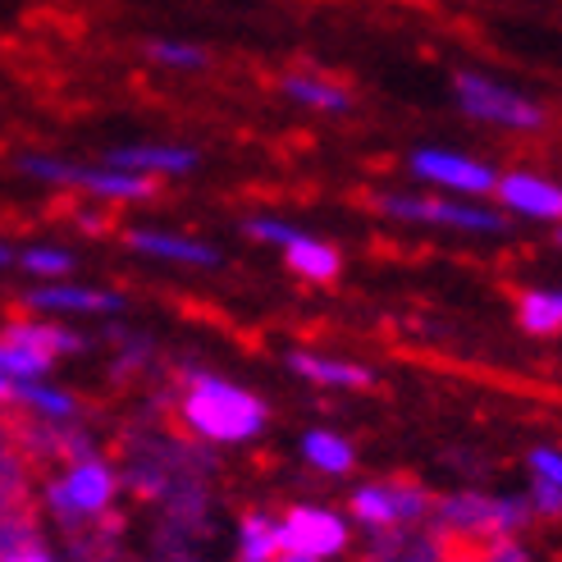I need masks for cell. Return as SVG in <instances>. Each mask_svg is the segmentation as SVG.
<instances>
[{"mask_svg": "<svg viewBox=\"0 0 562 562\" xmlns=\"http://www.w3.org/2000/svg\"><path fill=\"white\" fill-rule=\"evenodd\" d=\"M302 458L312 462L321 475H348L357 467V448H352V439L334 435V430H306L302 435Z\"/></svg>", "mask_w": 562, "mask_h": 562, "instance_id": "18", "label": "cell"}, {"mask_svg": "<svg viewBox=\"0 0 562 562\" xmlns=\"http://www.w3.org/2000/svg\"><path fill=\"white\" fill-rule=\"evenodd\" d=\"M289 371L302 375L306 384H321V389H371L375 375L357 361H344V357H325V352H289Z\"/></svg>", "mask_w": 562, "mask_h": 562, "instance_id": "14", "label": "cell"}, {"mask_svg": "<svg viewBox=\"0 0 562 562\" xmlns=\"http://www.w3.org/2000/svg\"><path fill=\"white\" fill-rule=\"evenodd\" d=\"M14 270L37 279H65L74 270V251L55 243H27V247H14Z\"/></svg>", "mask_w": 562, "mask_h": 562, "instance_id": "22", "label": "cell"}, {"mask_svg": "<svg viewBox=\"0 0 562 562\" xmlns=\"http://www.w3.org/2000/svg\"><path fill=\"white\" fill-rule=\"evenodd\" d=\"M453 101L462 115H471L475 124H494L508 133H540L544 128V105L530 101L526 92L508 88L481 69H458L453 74Z\"/></svg>", "mask_w": 562, "mask_h": 562, "instance_id": "4", "label": "cell"}, {"mask_svg": "<svg viewBox=\"0 0 562 562\" xmlns=\"http://www.w3.org/2000/svg\"><path fill=\"white\" fill-rule=\"evenodd\" d=\"M124 243L137 257H151L165 266H183V270H215L220 266V247L192 238V234H175V229H128Z\"/></svg>", "mask_w": 562, "mask_h": 562, "instance_id": "11", "label": "cell"}, {"mask_svg": "<svg viewBox=\"0 0 562 562\" xmlns=\"http://www.w3.org/2000/svg\"><path fill=\"white\" fill-rule=\"evenodd\" d=\"M0 562H55V558L42 544H14V549L0 553Z\"/></svg>", "mask_w": 562, "mask_h": 562, "instance_id": "26", "label": "cell"}, {"mask_svg": "<svg viewBox=\"0 0 562 562\" xmlns=\"http://www.w3.org/2000/svg\"><path fill=\"white\" fill-rule=\"evenodd\" d=\"M279 558V517L247 513L238 526V562H274Z\"/></svg>", "mask_w": 562, "mask_h": 562, "instance_id": "19", "label": "cell"}, {"mask_svg": "<svg viewBox=\"0 0 562 562\" xmlns=\"http://www.w3.org/2000/svg\"><path fill=\"white\" fill-rule=\"evenodd\" d=\"M494 196H498V206L508 215L540 220V224H562V183H553L544 175H530V170L498 175Z\"/></svg>", "mask_w": 562, "mask_h": 562, "instance_id": "10", "label": "cell"}, {"mask_svg": "<svg viewBox=\"0 0 562 562\" xmlns=\"http://www.w3.org/2000/svg\"><path fill=\"white\" fill-rule=\"evenodd\" d=\"M115 471H110V462L101 458H78L69 462L60 475L50 481L46 498H50V508L55 517H65V521H88V517H101L110 503H115Z\"/></svg>", "mask_w": 562, "mask_h": 562, "instance_id": "5", "label": "cell"}, {"mask_svg": "<svg viewBox=\"0 0 562 562\" xmlns=\"http://www.w3.org/2000/svg\"><path fill=\"white\" fill-rule=\"evenodd\" d=\"M435 513V498L420 490V485H407V481H371L352 494V517L371 530H393V526H412L420 517Z\"/></svg>", "mask_w": 562, "mask_h": 562, "instance_id": "8", "label": "cell"}, {"mask_svg": "<svg viewBox=\"0 0 562 562\" xmlns=\"http://www.w3.org/2000/svg\"><path fill=\"white\" fill-rule=\"evenodd\" d=\"M485 562H536V558H530L521 544L503 540V544H494V549H490V558H485Z\"/></svg>", "mask_w": 562, "mask_h": 562, "instance_id": "27", "label": "cell"}, {"mask_svg": "<svg viewBox=\"0 0 562 562\" xmlns=\"http://www.w3.org/2000/svg\"><path fill=\"white\" fill-rule=\"evenodd\" d=\"M517 325H521L526 334H536V339H553V334H562V312H558L553 289H530V293H521V302H517Z\"/></svg>", "mask_w": 562, "mask_h": 562, "instance_id": "21", "label": "cell"}, {"mask_svg": "<svg viewBox=\"0 0 562 562\" xmlns=\"http://www.w3.org/2000/svg\"><path fill=\"white\" fill-rule=\"evenodd\" d=\"M558 247H562V224H558Z\"/></svg>", "mask_w": 562, "mask_h": 562, "instance_id": "30", "label": "cell"}, {"mask_svg": "<svg viewBox=\"0 0 562 562\" xmlns=\"http://www.w3.org/2000/svg\"><path fill=\"white\" fill-rule=\"evenodd\" d=\"M526 467H530V481H536V485L562 490V448H553V443H536V448L526 453Z\"/></svg>", "mask_w": 562, "mask_h": 562, "instance_id": "25", "label": "cell"}, {"mask_svg": "<svg viewBox=\"0 0 562 562\" xmlns=\"http://www.w3.org/2000/svg\"><path fill=\"white\" fill-rule=\"evenodd\" d=\"M10 403L33 407V412H37V416H46V420H74V412H78L74 393L55 389V384H46V380H19V384H14V393H10Z\"/></svg>", "mask_w": 562, "mask_h": 562, "instance_id": "20", "label": "cell"}, {"mask_svg": "<svg viewBox=\"0 0 562 562\" xmlns=\"http://www.w3.org/2000/svg\"><path fill=\"white\" fill-rule=\"evenodd\" d=\"M55 361L33 352V348H19V344H5L0 339V375H10V380H46L50 375Z\"/></svg>", "mask_w": 562, "mask_h": 562, "instance_id": "24", "label": "cell"}, {"mask_svg": "<svg viewBox=\"0 0 562 562\" xmlns=\"http://www.w3.org/2000/svg\"><path fill=\"white\" fill-rule=\"evenodd\" d=\"M279 88H284V97H289L293 105L321 110V115H348V110L357 105L344 82L321 78V74H289L284 82H279Z\"/></svg>", "mask_w": 562, "mask_h": 562, "instance_id": "16", "label": "cell"}, {"mask_svg": "<svg viewBox=\"0 0 562 562\" xmlns=\"http://www.w3.org/2000/svg\"><path fill=\"white\" fill-rule=\"evenodd\" d=\"M183 426L206 439V443H251L261 430H266V403L257 393H247L229 380H215V375H202L192 380L188 393H183Z\"/></svg>", "mask_w": 562, "mask_h": 562, "instance_id": "1", "label": "cell"}, {"mask_svg": "<svg viewBox=\"0 0 562 562\" xmlns=\"http://www.w3.org/2000/svg\"><path fill=\"white\" fill-rule=\"evenodd\" d=\"M553 297H558V312H562V289H553Z\"/></svg>", "mask_w": 562, "mask_h": 562, "instance_id": "29", "label": "cell"}, {"mask_svg": "<svg viewBox=\"0 0 562 562\" xmlns=\"http://www.w3.org/2000/svg\"><path fill=\"white\" fill-rule=\"evenodd\" d=\"M348 549V521L329 508H289L279 517V553H297V558H334Z\"/></svg>", "mask_w": 562, "mask_h": 562, "instance_id": "9", "label": "cell"}, {"mask_svg": "<svg viewBox=\"0 0 562 562\" xmlns=\"http://www.w3.org/2000/svg\"><path fill=\"white\" fill-rule=\"evenodd\" d=\"M375 211L403 224H430V229H453V234H471V238H498L508 234V215L471 202V196H430V192H380Z\"/></svg>", "mask_w": 562, "mask_h": 562, "instance_id": "2", "label": "cell"}, {"mask_svg": "<svg viewBox=\"0 0 562 562\" xmlns=\"http://www.w3.org/2000/svg\"><path fill=\"white\" fill-rule=\"evenodd\" d=\"M0 339L19 344V348H33V352H42V357H50V361L82 348L78 334L60 329V325H46V321H10L5 329H0Z\"/></svg>", "mask_w": 562, "mask_h": 562, "instance_id": "17", "label": "cell"}, {"mask_svg": "<svg viewBox=\"0 0 562 562\" xmlns=\"http://www.w3.org/2000/svg\"><path fill=\"white\" fill-rule=\"evenodd\" d=\"M407 170H412V179L430 183V188H439V192H448V196H471V202L490 196L494 183H498L494 165L475 160V156H467V151H448V147H416V151L407 156Z\"/></svg>", "mask_w": 562, "mask_h": 562, "instance_id": "6", "label": "cell"}, {"mask_svg": "<svg viewBox=\"0 0 562 562\" xmlns=\"http://www.w3.org/2000/svg\"><path fill=\"white\" fill-rule=\"evenodd\" d=\"M105 165L143 175V179H160V175H192L202 165V156L183 143H120L105 151Z\"/></svg>", "mask_w": 562, "mask_h": 562, "instance_id": "12", "label": "cell"}, {"mask_svg": "<svg viewBox=\"0 0 562 562\" xmlns=\"http://www.w3.org/2000/svg\"><path fill=\"white\" fill-rule=\"evenodd\" d=\"M530 503L526 498H490V494H453L435 503V521L443 530H462V536H513L526 526Z\"/></svg>", "mask_w": 562, "mask_h": 562, "instance_id": "7", "label": "cell"}, {"mask_svg": "<svg viewBox=\"0 0 562 562\" xmlns=\"http://www.w3.org/2000/svg\"><path fill=\"white\" fill-rule=\"evenodd\" d=\"M14 165H19V175H27V179L50 183V188L88 192L92 202H151V196H156V179L115 170V165H105V160L101 165H78V160H65V156L27 151Z\"/></svg>", "mask_w": 562, "mask_h": 562, "instance_id": "3", "label": "cell"}, {"mask_svg": "<svg viewBox=\"0 0 562 562\" xmlns=\"http://www.w3.org/2000/svg\"><path fill=\"white\" fill-rule=\"evenodd\" d=\"M279 251H284V266L293 274H302V279H312V284H329V279H339V270H344L339 247L312 238L306 229H293L289 243L279 247Z\"/></svg>", "mask_w": 562, "mask_h": 562, "instance_id": "15", "label": "cell"}, {"mask_svg": "<svg viewBox=\"0 0 562 562\" xmlns=\"http://www.w3.org/2000/svg\"><path fill=\"white\" fill-rule=\"evenodd\" d=\"M27 306H33V312H60V316H110V312H124V297L105 293V289L50 279V284L27 293Z\"/></svg>", "mask_w": 562, "mask_h": 562, "instance_id": "13", "label": "cell"}, {"mask_svg": "<svg viewBox=\"0 0 562 562\" xmlns=\"http://www.w3.org/2000/svg\"><path fill=\"white\" fill-rule=\"evenodd\" d=\"M147 60L160 69H175V74H196L211 65V50L196 42H183V37H156V42H147Z\"/></svg>", "mask_w": 562, "mask_h": 562, "instance_id": "23", "label": "cell"}, {"mask_svg": "<svg viewBox=\"0 0 562 562\" xmlns=\"http://www.w3.org/2000/svg\"><path fill=\"white\" fill-rule=\"evenodd\" d=\"M274 562H321V558H297V553H279Z\"/></svg>", "mask_w": 562, "mask_h": 562, "instance_id": "28", "label": "cell"}]
</instances>
